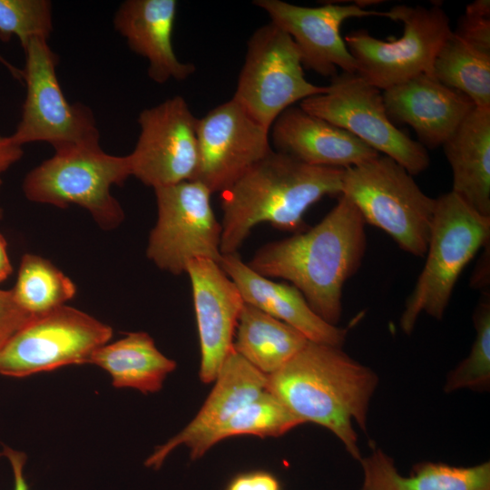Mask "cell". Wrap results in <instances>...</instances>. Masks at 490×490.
<instances>
[{
    "label": "cell",
    "instance_id": "cell-1",
    "mask_svg": "<svg viewBox=\"0 0 490 490\" xmlns=\"http://www.w3.org/2000/svg\"><path fill=\"white\" fill-rule=\"evenodd\" d=\"M364 221L343 195L314 227L261 246L247 263L266 278L297 288L322 319L337 326L346 281L359 269L367 249Z\"/></svg>",
    "mask_w": 490,
    "mask_h": 490
},
{
    "label": "cell",
    "instance_id": "cell-2",
    "mask_svg": "<svg viewBox=\"0 0 490 490\" xmlns=\"http://www.w3.org/2000/svg\"><path fill=\"white\" fill-rule=\"evenodd\" d=\"M267 377V391L301 424L311 422L328 429L360 461L354 423L366 431L369 402L378 381L372 369L341 347L309 340Z\"/></svg>",
    "mask_w": 490,
    "mask_h": 490
},
{
    "label": "cell",
    "instance_id": "cell-3",
    "mask_svg": "<svg viewBox=\"0 0 490 490\" xmlns=\"http://www.w3.org/2000/svg\"><path fill=\"white\" fill-rule=\"evenodd\" d=\"M344 169L304 163L272 151L220 192V252L238 250L258 224L304 230L308 209L324 196L340 195Z\"/></svg>",
    "mask_w": 490,
    "mask_h": 490
},
{
    "label": "cell",
    "instance_id": "cell-4",
    "mask_svg": "<svg viewBox=\"0 0 490 490\" xmlns=\"http://www.w3.org/2000/svg\"><path fill=\"white\" fill-rule=\"evenodd\" d=\"M131 176L127 155L105 152L100 142L71 144L54 153L24 177L23 191L30 201L65 209L74 204L85 209L103 230L124 220L120 202L111 193Z\"/></svg>",
    "mask_w": 490,
    "mask_h": 490
},
{
    "label": "cell",
    "instance_id": "cell-5",
    "mask_svg": "<svg viewBox=\"0 0 490 490\" xmlns=\"http://www.w3.org/2000/svg\"><path fill=\"white\" fill-rule=\"evenodd\" d=\"M436 200L426 260L400 318L407 334L422 312L443 318L463 270L490 240V217L473 210L453 191Z\"/></svg>",
    "mask_w": 490,
    "mask_h": 490
},
{
    "label": "cell",
    "instance_id": "cell-6",
    "mask_svg": "<svg viewBox=\"0 0 490 490\" xmlns=\"http://www.w3.org/2000/svg\"><path fill=\"white\" fill-rule=\"evenodd\" d=\"M340 195L366 223L387 232L404 251L426 256L436 200L425 194L397 162L380 154L344 169Z\"/></svg>",
    "mask_w": 490,
    "mask_h": 490
},
{
    "label": "cell",
    "instance_id": "cell-7",
    "mask_svg": "<svg viewBox=\"0 0 490 490\" xmlns=\"http://www.w3.org/2000/svg\"><path fill=\"white\" fill-rule=\"evenodd\" d=\"M388 13L390 19L403 23L401 37L383 41L363 29L345 36L356 73L383 91L420 74L434 77L435 59L453 32L441 4L429 8L398 5Z\"/></svg>",
    "mask_w": 490,
    "mask_h": 490
},
{
    "label": "cell",
    "instance_id": "cell-8",
    "mask_svg": "<svg viewBox=\"0 0 490 490\" xmlns=\"http://www.w3.org/2000/svg\"><path fill=\"white\" fill-rule=\"evenodd\" d=\"M299 52L279 26L270 22L250 37L232 99L270 131L274 121L297 102L324 93L304 74Z\"/></svg>",
    "mask_w": 490,
    "mask_h": 490
},
{
    "label": "cell",
    "instance_id": "cell-9",
    "mask_svg": "<svg viewBox=\"0 0 490 490\" xmlns=\"http://www.w3.org/2000/svg\"><path fill=\"white\" fill-rule=\"evenodd\" d=\"M299 106L391 158L411 175L424 172L430 164L426 149L392 122L381 90L357 73L338 74L324 93L301 101Z\"/></svg>",
    "mask_w": 490,
    "mask_h": 490
},
{
    "label": "cell",
    "instance_id": "cell-10",
    "mask_svg": "<svg viewBox=\"0 0 490 490\" xmlns=\"http://www.w3.org/2000/svg\"><path fill=\"white\" fill-rule=\"evenodd\" d=\"M23 80L26 93L21 120L10 135L23 147L46 142L54 150L71 144L100 142V132L90 107L71 103L64 94L56 74L57 55L48 40L33 38L24 49Z\"/></svg>",
    "mask_w": 490,
    "mask_h": 490
},
{
    "label": "cell",
    "instance_id": "cell-11",
    "mask_svg": "<svg viewBox=\"0 0 490 490\" xmlns=\"http://www.w3.org/2000/svg\"><path fill=\"white\" fill-rule=\"evenodd\" d=\"M112 336L109 325L63 305L32 317L15 333L0 352V375L25 377L88 363L92 354Z\"/></svg>",
    "mask_w": 490,
    "mask_h": 490
},
{
    "label": "cell",
    "instance_id": "cell-12",
    "mask_svg": "<svg viewBox=\"0 0 490 490\" xmlns=\"http://www.w3.org/2000/svg\"><path fill=\"white\" fill-rule=\"evenodd\" d=\"M153 190L157 220L149 234L147 258L173 275L185 273L194 259L220 264L221 225L212 210V193L197 181Z\"/></svg>",
    "mask_w": 490,
    "mask_h": 490
},
{
    "label": "cell",
    "instance_id": "cell-13",
    "mask_svg": "<svg viewBox=\"0 0 490 490\" xmlns=\"http://www.w3.org/2000/svg\"><path fill=\"white\" fill-rule=\"evenodd\" d=\"M140 133L127 155L131 176L153 189L193 181L198 167L196 118L176 95L142 110Z\"/></svg>",
    "mask_w": 490,
    "mask_h": 490
},
{
    "label": "cell",
    "instance_id": "cell-14",
    "mask_svg": "<svg viewBox=\"0 0 490 490\" xmlns=\"http://www.w3.org/2000/svg\"><path fill=\"white\" fill-rule=\"evenodd\" d=\"M198 167L193 181L211 193L231 186L273 149L270 131L232 98L198 118Z\"/></svg>",
    "mask_w": 490,
    "mask_h": 490
},
{
    "label": "cell",
    "instance_id": "cell-15",
    "mask_svg": "<svg viewBox=\"0 0 490 490\" xmlns=\"http://www.w3.org/2000/svg\"><path fill=\"white\" fill-rule=\"evenodd\" d=\"M270 22L287 33L295 43L303 67L322 76L333 77L338 68L356 73V63L340 34L344 21L352 17L385 16L389 13L367 10L354 4H326L318 7L292 5L280 0H256Z\"/></svg>",
    "mask_w": 490,
    "mask_h": 490
},
{
    "label": "cell",
    "instance_id": "cell-16",
    "mask_svg": "<svg viewBox=\"0 0 490 490\" xmlns=\"http://www.w3.org/2000/svg\"><path fill=\"white\" fill-rule=\"evenodd\" d=\"M185 273L191 285L200 340L199 376L203 383H211L233 348L244 300L236 284L213 260H191Z\"/></svg>",
    "mask_w": 490,
    "mask_h": 490
},
{
    "label": "cell",
    "instance_id": "cell-17",
    "mask_svg": "<svg viewBox=\"0 0 490 490\" xmlns=\"http://www.w3.org/2000/svg\"><path fill=\"white\" fill-rule=\"evenodd\" d=\"M382 96L391 121L411 126L430 149L443 145L475 107L465 94L427 74L386 89Z\"/></svg>",
    "mask_w": 490,
    "mask_h": 490
},
{
    "label": "cell",
    "instance_id": "cell-18",
    "mask_svg": "<svg viewBox=\"0 0 490 490\" xmlns=\"http://www.w3.org/2000/svg\"><path fill=\"white\" fill-rule=\"evenodd\" d=\"M270 135L274 151L313 166L346 169L380 155L348 132L300 106L283 111Z\"/></svg>",
    "mask_w": 490,
    "mask_h": 490
},
{
    "label": "cell",
    "instance_id": "cell-19",
    "mask_svg": "<svg viewBox=\"0 0 490 490\" xmlns=\"http://www.w3.org/2000/svg\"><path fill=\"white\" fill-rule=\"evenodd\" d=\"M177 6L175 0H126L113 19L129 48L148 61V76L160 84L183 81L196 70L194 64L181 62L173 49Z\"/></svg>",
    "mask_w": 490,
    "mask_h": 490
},
{
    "label": "cell",
    "instance_id": "cell-20",
    "mask_svg": "<svg viewBox=\"0 0 490 490\" xmlns=\"http://www.w3.org/2000/svg\"><path fill=\"white\" fill-rule=\"evenodd\" d=\"M220 266L236 284L245 303L289 324L309 341L335 347L345 342L348 330L322 319L291 284L257 273L238 253L222 255Z\"/></svg>",
    "mask_w": 490,
    "mask_h": 490
},
{
    "label": "cell",
    "instance_id": "cell-21",
    "mask_svg": "<svg viewBox=\"0 0 490 490\" xmlns=\"http://www.w3.org/2000/svg\"><path fill=\"white\" fill-rule=\"evenodd\" d=\"M268 377L233 348L225 358L207 399L194 418L177 435L158 446L145 466L158 469L168 455L179 446H191L209 434L241 407L267 390Z\"/></svg>",
    "mask_w": 490,
    "mask_h": 490
},
{
    "label": "cell",
    "instance_id": "cell-22",
    "mask_svg": "<svg viewBox=\"0 0 490 490\" xmlns=\"http://www.w3.org/2000/svg\"><path fill=\"white\" fill-rule=\"evenodd\" d=\"M453 172V191L490 217V108L475 107L442 145Z\"/></svg>",
    "mask_w": 490,
    "mask_h": 490
},
{
    "label": "cell",
    "instance_id": "cell-23",
    "mask_svg": "<svg viewBox=\"0 0 490 490\" xmlns=\"http://www.w3.org/2000/svg\"><path fill=\"white\" fill-rule=\"evenodd\" d=\"M362 490H490V464L453 466L426 462L414 466L409 476L398 473L381 449L360 459Z\"/></svg>",
    "mask_w": 490,
    "mask_h": 490
},
{
    "label": "cell",
    "instance_id": "cell-24",
    "mask_svg": "<svg viewBox=\"0 0 490 490\" xmlns=\"http://www.w3.org/2000/svg\"><path fill=\"white\" fill-rule=\"evenodd\" d=\"M105 370L118 388L142 393L158 392L176 362L163 355L146 332H131L124 338L98 348L89 362Z\"/></svg>",
    "mask_w": 490,
    "mask_h": 490
},
{
    "label": "cell",
    "instance_id": "cell-25",
    "mask_svg": "<svg viewBox=\"0 0 490 490\" xmlns=\"http://www.w3.org/2000/svg\"><path fill=\"white\" fill-rule=\"evenodd\" d=\"M308 341L293 327L244 302L235 330L233 349L256 369L270 376Z\"/></svg>",
    "mask_w": 490,
    "mask_h": 490
},
{
    "label": "cell",
    "instance_id": "cell-26",
    "mask_svg": "<svg viewBox=\"0 0 490 490\" xmlns=\"http://www.w3.org/2000/svg\"><path fill=\"white\" fill-rule=\"evenodd\" d=\"M433 75L444 85L468 97L475 107L490 108V54L453 32L439 50Z\"/></svg>",
    "mask_w": 490,
    "mask_h": 490
},
{
    "label": "cell",
    "instance_id": "cell-27",
    "mask_svg": "<svg viewBox=\"0 0 490 490\" xmlns=\"http://www.w3.org/2000/svg\"><path fill=\"white\" fill-rule=\"evenodd\" d=\"M301 425L285 406L269 391L237 411L222 425L188 447L191 459L201 457L211 446L228 437L279 436Z\"/></svg>",
    "mask_w": 490,
    "mask_h": 490
},
{
    "label": "cell",
    "instance_id": "cell-28",
    "mask_svg": "<svg viewBox=\"0 0 490 490\" xmlns=\"http://www.w3.org/2000/svg\"><path fill=\"white\" fill-rule=\"evenodd\" d=\"M11 290L23 309L32 316H39L65 305L75 296L76 287L50 260L25 253Z\"/></svg>",
    "mask_w": 490,
    "mask_h": 490
},
{
    "label": "cell",
    "instance_id": "cell-29",
    "mask_svg": "<svg viewBox=\"0 0 490 490\" xmlns=\"http://www.w3.org/2000/svg\"><path fill=\"white\" fill-rule=\"evenodd\" d=\"M476 335L468 356L447 376L444 390H485L490 384V299L485 294L473 315Z\"/></svg>",
    "mask_w": 490,
    "mask_h": 490
},
{
    "label": "cell",
    "instance_id": "cell-30",
    "mask_svg": "<svg viewBox=\"0 0 490 490\" xmlns=\"http://www.w3.org/2000/svg\"><path fill=\"white\" fill-rule=\"evenodd\" d=\"M53 28L51 1L0 0L2 42L16 36L24 50L33 38L49 40Z\"/></svg>",
    "mask_w": 490,
    "mask_h": 490
},
{
    "label": "cell",
    "instance_id": "cell-31",
    "mask_svg": "<svg viewBox=\"0 0 490 490\" xmlns=\"http://www.w3.org/2000/svg\"><path fill=\"white\" fill-rule=\"evenodd\" d=\"M453 33L472 46L490 54V1L476 0L467 5Z\"/></svg>",
    "mask_w": 490,
    "mask_h": 490
},
{
    "label": "cell",
    "instance_id": "cell-32",
    "mask_svg": "<svg viewBox=\"0 0 490 490\" xmlns=\"http://www.w3.org/2000/svg\"><path fill=\"white\" fill-rule=\"evenodd\" d=\"M32 317L18 305L11 289H0V352Z\"/></svg>",
    "mask_w": 490,
    "mask_h": 490
},
{
    "label": "cell",
    "instance_id": "cell-33",
    "mask_svg": "<svg viewBox=\"0 0 490 490\" xmlns=\"http://www.w3.org/2000/svg\"><path fill=\"white\" fill-rule=\"evenodd\" d=\"M224 490H281V486L271 473L254 470L235 475Z\"/></svg>",
    "mask_w": 490,
    "mask_h": 490
},
{
    "label": "cell",
    "instance_id": "cell-34",
    "mask_svg": "<svg viewBox=\"0 0 490 490\" xmlns=\"http://www.w3.org/2000/svg\"><path fill=\"white\" fill-rule=\"evenodd\" d=\"M24 154L23 147L13 142L10 135H0V189L3 184V174Z\"/></svg>",
    "mask_w": 490,
    "mask_h": 490
},
{
    "label": "cell",
    "instance_id": "cell-35",
    "mask_svg": "<svg viewBox=\"0 0 490 490\" xmlns=\"http://www.w3.org/2000/svg\"><path fill=\"white\" fill-rule=\"evenodd\" d=\"M2 454L9 461L13 471L14 490H29L28 484L24 474V467L26 461L25 454L8 446H4Z\"/></svg>",
    "mask_w": 490,
    "mask_h": 490
},
{
    "label": "cell",
    "instance_id": "cell-36",
    "mask_svg": "<svg viewBox=\"0 0 490 490\" xmlns=\"http://www.w3.org/2000/svg\"><path fill=\"white\" fill-rule=\"evenodd\" d=\"M12 272L13 267L7 254V242L0 233V283L5 281Z\"/></svg>",
    "mask_w": 490,
    "mask_h": 490
},
{
    "label": "cell",
    "instance_id": "cell-37",
    "mask_svg": "<svg viewBox=\"0 0 490 490\" xmlns=\"http://www.w3.org/2000/svg\"><path fill=\"white\" fill-rule=\"evenodd\" d=\"M489 261V247L487 250H485L482 256V260L479 262V267H477V271L475 273V278L473 279V285L479 288L485 287L488 285L489 281L486 280V262Z\"/></svg>",
    "mask_w": 490,
    "mask_h": 490
},
{
    "label": "cell",
    "instance_id": "cell-38",
    "mask_svg": "<svg viewBox=\"0 0 490 490\" xmlns=\"http://www.w3.org/2000/svg\"><path fill=\"white\" fill-rule=\"evenodd\" d=\"M0 64H2L11 74L18 80H23V71L17 69L10 62H8L5 57L0 54Z\"/></svg>",
    "mask_w": 490,
    "mask_h": 490
},
{
    "label": "cell",
    "instance_id": "cell-39",
    "mask_svg": "<svg viewBox=\"0 0 490 490\" xmlns=\"http://www.w3.org/2000/svg\"><path fill=\"white\" fill-rule=\"evenodd\" d=\"M3 218V210L2 208L0 207V220Z\"/></svg>",
    "mask_w": 490,
    "mask_h": 490
}]
</instances>
